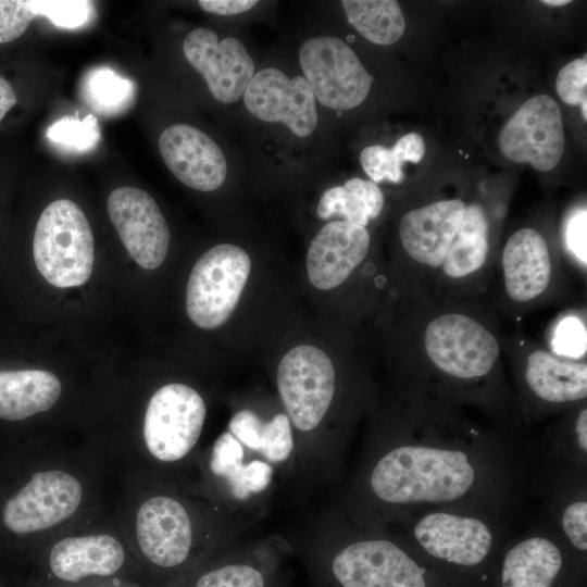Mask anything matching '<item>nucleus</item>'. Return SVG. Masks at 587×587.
<instances>
[{
    "label": "nucleus",
    "mask_w": 587,
    "mask_h": 587,
    "mask_svg": "<svg viewBox=\"0 0 587 587\" xmlns=\"http://www.w3.org/2000/svg\"><path fill=\"white\" fill-rule=\"evenodd\" d=\"M466 205L461 199H448L405 213L399 237L407 254L420 266L441 273Z\"/></svg>",
    "instance_id": "obj_19"
},
{
    "label": "nucleus",
    "mask_w": 587,
    "mask_h": 587,
    "mask_svg": "<svg viewBox=\"0 0 587 587\" xmlns=\"http://www.w3.org/2000/svg\"><path fill=\"white\" fill-rule=\"evenodd\" d=\"M47 137L68 150L83 152L98 143L100 133L97 121L91 115L85 120L64 116L48 128Z\"/></svg>",
    "instance_id": "obj_29"
},
{
    "label": "nucleus",
    "mask_w": 587,
    "mask_h": 587,
    "mask_svg": "<svg viewBox=\"0 0 587 587\" xmlns=\"http://www.w3.org/2000/svg\"><path fill=\"white\" fill-rule=\"evenodd\" d=\"M183 51L217 101L229 104L243 97L255 65L238 38L218 39L214 30L198 27L185 37Z\"/></svg>",
    "instance_id": "obj_15"
},
{
    "label": "nucleus",
    "mask_w": 587,
    "mask_h": 587,
    "mask_svg": "<svg viewBox=\"0 0 587 587\" xmlns=\"http://www.w3.org/2000/svg\"><path fill=\"white\" fill-rule=\"evenodd\" d=\"M160 154L172 174L199 191L222 186L227 161L220 146L205 133L188 124L166 127L159 138Z\"/></svg>",
    "instance_id": "obj_18"
},
{
    "label": "nucleus",
    "mask_w": 587,
    "mask_h": 587,
    "mask_svg": "<svg viewBox=\"0 0 587 587\" xmlns=\"http://www.w3.org/2000/svg\"><path fill=\"white\" fill-rule=\"evenodd\" d=\"M240 538L197 566L189 587H267L272 563L290 550V542L282 534L252 538L243 545Z\"/></svg>",
    "instance_id": "obj_17"
},
{
    "label": "nucleus",
    "mask_w": 587,
    "mask_h": 587,
    "mask_svg": "<svg viewBox=\"0 0 587 587\" xmlns=\"http://www.w3.org/2000/svg\"><path fill=\"white\" fill-rule=\"evenodd\" d=\"M488 220L477 203L466 205L457 237L441 271L445 278L458 280L477 273L486 263Z\"/></svg>",
    "instance_id": "obj_25"
},
{
    "label": "nucleus",
    "mask_w": 587,
    "mask_h": 587,
    "mask_svg": "<svg viewBox=\"0 0 587 587\" xmlns=\"http://www.w3.org/2000/svg\"><path fill=\"white\" fill-rule=\"evenodd\" d=\"M558 96L570 105L579 104L584 121L587 120V60L578 58L564 65L555 80Z\"/></svg>",
    "instance_id": "obj_31"
},
{
    "label": "nucleus",
    "mask_w": 587,
    "mask_h": 587,
    "mask_svg": "<svg viewBox=\"0 0 587 587\" xmlns=\"http://www.w3.org/2000/svg\"><path fill=\"white\" fill-rule=\"evenodd\" d=\"M298 59L302 76L322 105L346 111L357 108L369 96L373 77L342 39L310 37L301 43Z\"/></svg>",
    "instance_id": "obj_10"
},
{
    "label": "nucleus",
    "mask_w": 587,
    "mask_h": 587,
    "mask_svg": "<svg viewBox=\"0 0 587 587\" xmlns=\"http://www.w3.org/2000/svg\"><path fill=\"white\" fill-rule=\"evenodd\" d=\"M523 404L520 414L526 421L545 413L573 409L586 401L587 364L538 349L530 352L521 376Z\"/></svg>",
    "instance_id": "obj_12"
},
{
    "label": "nucleus",
    "mask_w": 587,
    "mask_h": 587,
    "mask_svg": "<svg viewBox=\"0 0 587 587\" xmlns=\"http://www.w3.org/2000/svg\"><path fill=\"white\" fill-rule=\"evenodd\" d=\"M502 271L512 300L526 302L540 296L551 278V260L542 235L533 228L516 230L503 248Z\"/></svg>",
    "instance_id": "obj_22"
},
{
    "label": "nucleus",
    "mask_w": 587,
    "mask_h": 587,
    "mask_svg": "<svg viewBox=\"0 0 587 587\" xmlns=\"http://www.w3.org/2000/svg\"><path fill=\"white\" fill-rule=\"evenodd\" d=\"M205 420L200 391L168 382L148 396L138 422L97 425L84 438L114 483L200 484Z\"/></svg>",
    "instance_id": "obj_5"
},
{
    "label": "nucleus",
    "mask_w": 587,
    "mask_h": 587,
    "mask_svg": "<svg viewBox=\"0 0 587 587\" xmlns=\"http://www.w3.org/2000/svg\"><path fill=\"white\" fill-rule=\"evenodd\" d=\"M587 479L569 480L545 488L547 516L566 545L585 554L587 551Z\"/></svg>",
    "instance_id": "obj_23"
},
{
    "label": "nucleus",
    "mask_w": 587,
    "mask_h": 587,
    "mask_svg": "<svg viewBox=\"0 0 587 587\" xmlns=\"http://www.w3.org/2000/svg\"><path fill=\"white\" fill-rule=\"evenodd\" d=\"M570 2H571L570 0H545V1H541V3L547 4V5H552V7H562V5H565V4L570 3Z\"/></svg>",
    "instance_id": "obj_38"
},
{
    "label": "nucleus",
    "mask_w": 587,
    "mask_h": 587,
    "mask_svg": "<svg viewBox=\"0 0 587 587\" xmlns=\"http://www.w3.org/2000/svg\"><path fill=\"white\" fill-rule=\"evenodd\" d=\"M557 345L560 352L574 354L583 351L585 347V336L583 328L574 320H567L562 323L558 329Z\"/></svg>",
    "instance_id": "obj_34"
},
{
    "label": "nucleus",
    "mask_w": 587,
    "mask_h": 587,
    "mask_svg": "<svg viewBox=\"0 0 587 587\" xmlns=\"http://www.w3.org/2000/svg\"><path fill=\"white\" fill-rule=\"evenodd\" d=\"M384 196L377 184L360 177L348 179L342 186L326 189L317 203L321 220L340 217L366 227L370 220L383 211Z\"/></svg>",
    "instance_id": "obj_24"
},
{
    "label": "nucleus",
    "mask_w": 587,
    "mask_h": 587,
    "mask_svg": "<svg viewBox=\"0 0 587 587\" xmlns=\"http://www.w3.org/2000/svg\"><path fill=\"white\" fill-rule=\"evenodd\" d=\"M503 546L501 587H553L571 549L544 517Z\"/></svg>",
    "instance_id": "obj_16"
},
{
    "label": "nucleus",
    "mask_w": 587,
    "mask_h": 587,
    "mask_svg": "<svg viewBox=\"0 0 587 587\" xmlns=\"http://www.w3.org/2000/svg\"><path fill=\"white\" fill-rule=\"evenodd\" d=\"M37 15L28 1H0V43L17 39Z\"/></svg>",
    "instance_id": "obj_32"
},
{
    "label": "nucleus",
    "mask_w": 587,
    "mask_h": 587,
    "mask_svg": "<svg viewBox=\"0 0 587 587\" xmlns=\"http://www.w3.org/2000/svg\"><path fill=\"white\" fill-rule=\"evenodd\" d=\"M82 92L85 102L96 112L115 115L133 103L135 85L113 70L100 66L87 73L82 85Z\"/></svg>",
    "instance_id": "obj_28"
},
{
    "label": "nucleus",
    "mask_w": 587,
    "mask_h": 587,
    "mask_svg": "<svg viewBox=\"0 0 587 587\" xmlns=\"http://www.w3.org/2000/svg\"><path fill=\"white\" fill-rule=\"evenodd\" d=\"M586 234L587 211L586 208L576 209L567 218L564 227V240L566 248L575 258L586 266Z\"/></svg>",
    "instance_id": "obj_33"
},
{
    "label": "nucleus",
    "mask_w": 587,
    "mask_h": 587,
    "mask_svg": "<svg viewBox=\"0 0 587 587\" xmlns=\"http://www.w3.org/2000/svg\"><path fill=\"white\" fill-rule=\"evenodd\" d=\"M63 397V382L51 371L0 370V424H32L58 409Z\"/></svg>",
    "instance_id": "obj_21"
},
{
    "label": "nucleus",
    "mask_w": 587,
    "mask_h": 587,
    "mask_svg": "<svg viewBox=\"0 0 587 587\" xmlns=\"http://www.w3.org/2000/svg\"><path fill=\"white\" fill-rule=\"evenodd\" d=\"M112 508L146 579L182 576L253 526L200 484L115 482Z\"/></svg>",
    "instance_id": "obj_3"
},
{
    "label": "nucleus",
    "mask_w": 587,
    "mask_h": 587,
    "mask_svg": "<svg viewBox=\"0 0 587 587\" xmlns=\"http://www.w3.org/2000/svg\"><path fill=\"white\" fill-rule=\"evenodd\" d=\"M37 585H133L146 577L114 514L100 512L47 540L29 559Z\"/></svg>",
    "instance_id": "obj_6"
},
{
    "label": "nucleus",
    "mask_w": 587,
    "mask_h": 587,
    "mask_svg": "<svg viewBox=\"0 0 587 587\" xmlns=\"http://www.w3.org/2000/svg\"><path fill=\"white\" fill-rule=\"evenodd\" d=\"M251 271L249 254L239 246L220 243L205 251L191 270L186 311L202 329L222 326L236 309Z\"/></svg>",
    "instance_id": "obj_9"
},
{
    "label": "nucleus",
    "mask_w": 587,
    "mask_h": 587,
    "mask_svg": "<svg viewBox=\"0 0 587 587\" xmlns=\"http://www.w3.org/2000/svg\"><path fill=\"white\" fill-rule=\"evenodd\" d=\"M16 95L10 83L0 75V122L15 105Z\"/></svg>",
    "instance_id": "obj_36"
},
{
    "label": "nucleus",
    "mask_w": 587,
    "mask_h": 587,
    "mask_svg": "<svg viewBox=\"0 0 587 587\" xmlns=\"http://www.w3.org/2000/svg\"><path fill=\"white\" fill-rule=\"evenodd\" d=\"M199 7L212 14L236 15L247 12L258 4L257 0H199Z\"/></svg>",
    "instance_id": "obj_35"
},
{
    "label": "nucleus",
    "mask_w": 587,
    "mask_h": 587,
    "mask_svg": "<svg viewBox=\"0 0 587 587\" xmlns=\"http://www.w3.org/2000/svg\"><path fill=\"white\" fill-rule=\"evenodd\" d=\"M370 241V234L364 226L344 220L325 224L308 249L309 282L320 290L339 286L364 260Z\"/></svg>",
    "instance_id": "obj_20"
},
{
    "label": "nucleus",
    "mask_w": 587,
    "mask_h": 587,
    "mask_svg": "<svg viewBox=\"0 0 587 587\" xmlns=\"http://www.w3.org/2000/svg\"><path fill=\"white\" fill-rule=\"evenodd\" d=\"M373 430L329 503L352 522L397 527L422 513L483 510L515 520L533 497L528 445L415 392Z\"/></svg>",
    "instance_id": "obj_1"
},
{
    "label": "nucleus",
    "mask_w": 587,
    "mask_h": 587,
    "mask_svg": "<svg viewBox=\"0 0 587 587\" xmlns=\"http://www.w3.org/2000/svg\"><path fill=\"white\" fill-rule=\"evenodd\" d=\"M425 151L423 137L417 133H409L400 137L390 149L380 145L365 147L360 153V163L375 184L385 180L400 184L404 180L402 164L419 163Z\"/></svg>",
    "instance_id": "obj_27"
},
{
    "label": "nucleus",
    "mask_w": 587,
    "mask_h": 587,
    "mask_svg": "<svg viewBox=\"0 0 587 587\" xmlns=\"http://www.w3.org/2000/svg\"><path fill=\"white\" fill-rule=\"evenodd\" d=\"M242 98L251 115L282 123L297 137H309L317 127L316 99L301 75L289 77L279 68L264 67L254 73Z\"/></svg>",
    "instance_id": "obj_13"
},
{
    "label": "nucleus",
    "mask_w": 587,
    "mask_h": 587,
    "mask_svg": "<svg viewBox=\"0 0 587 587\" xmlns=\"http://www.w3.org/2000/svg\"><path fill=\"white\" fill-rule=\"evenodd\" d=\"M198 475L218 505L253 525L278 495L301 501L297 440L285 411L270 416L250 407L235 411L227 429L203 448Z\"/></svg>",
    "instance_id": "obj_4"
},
{
    "label": "nucleus",
    "mask_w": 587,
    "mask_h": 587,
    "mask_svg": "<svg viewBox=\"0 0 587 587\" xmlns=\"http://www.w3.org/2000/svg\"><path fill=\"white\" fill-rule=\"evenodd\" d=\"M33 255L43 278L58 288L85 284L93 266V236L77 203L58 199L40 214L34 234Z\"/></svg>",
    "instance_id": "obj_8"
},
{
    "label": "nucleus",
    "mask_w": 587,
    "mask_h": 587,
    "mask_svg": "<svg viewBox=\"0 0 587 587\" xmlns=\"http://www.w3.org/2000/svg\"><path fill=\"white\" fill-rule=\"evenodd\" d=\"M114 482L80 438L0 445V557L29 561L51 537L108 508Z\"/></svg>",
    "instance_id": "obj_2"
},
{
    "label": "nucleus",
    "mask_w": 587,
    "mask_h": 587,
    "mask_svg": "<svg viewBox=\"0 0 587 587\" xmlns=\"http://www.w3.org/2000/svg\"><path fill=\"white\" fill-rule=\"evenodd\" d=\"M564 129L557 101L547 95L528 99L511 116L499 135L502 154L538 171L557 166L564 151Z\"/></svg>",
    "instance_id": "obj_11"
},
{
    "label": "nucleus",
    "mask_w": 587,
    "mask_h": 587,
    "mask_svg": "<svg viewBox=\"0 0 587 587\" xmlns=\"http://www.w3.org/2000/svg\"><path fill=\"white\" fill-rule=\"evenodd\" d=\"M36 587H138L133 585H78V586H43L37 585Z\"/></svg>",
    "instance_id": "obj_37"
},
{
    "label": "nucleus",
    "mask_w": 587,
    "mask_h": 587,
    "mask_svg": "<svg viewBox=\"0 0 587 587\" xmlns=\"http://www.w3.org/2000/svg\"><path fill=\"white\" fill-rule=\"evenodd\" d=\"M108 213L124 247L145 270L158 268L170 246V228L155 200L129 186L115 188L108 197Z\"/></svg>",
    "instance_id": "obj_14"
},
{
    "label": "nucleus",
    "mask_w": 587,
    "mask_h": 587,
    "mask_svg": "<svg viewBox=\"0 0 587 587\" xmlns=\"http://www.w3.org/2000/svg\"><path fill=\"white\" fill-rule=\"evenodd\" d=\"M28 4L36 15L62 28L82 27L95 15L93 3L85 0H32Z\"/></svg>",
    "instance_id": "obj_30"
},
{
    "label": "nucleus",
    "mask_w": 587,
    "mask_h": 587,
    "mask_svg": "<svg viewBox=\"0 0 587 587\" xmlns=\"http://www.w3.org/2000/svg\"><path fill=\"white\" fill-rule=\"evenodd\" d=\"M348 22L369 41L389 46L397 42L405 29L401 8L394 0H344Z\"/></svg>",
    "instance_id": "obj_26"
},
{
    "label": "nucleus",
    "mask_w": 587,
    "mask_h": 587,
    "mask_svg": "<svg viewBox=\"0 0 587 587\" xmlns=\"http://www.w3.org/2000/svg\"><path fill=\"white\" fill-rule=\"evenodd\" d=\"M513 522L489 511L440 509L388 528L438 562L473 569L486 563L505 544Z\"/></svg>",
    "instance_id": "obj_7"
}]
</instances>
